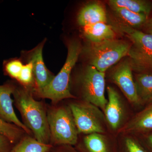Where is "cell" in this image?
Instances as JSON below:
<instances>
[{"label": "cell", "instance_id": "ac0fdd59", "mask_svg": "<svg viewBox=\"0 0 152 152\" xmlns=\"http://www.w3.org/2000/svg\"><path fill=\"white\" fill-rule=\"evenodd\" d=\"M52 147L50 144L43 143L27 136L21 139L10 152H48Z\"/></svg>", "mask_w": 152, "mask_h": 152}, {"label": "cell", "instance_id": "8fae6325", "mask_svg": "<svg viewBox=\"0 0 152 152\" xmlns=\"http://www.w3.org/2000/svg\"><path fill=\"white\" fill-rule=\"evenodd\" d=\"M107 103L104 110L105 120L113 129L120 127L124 118V107L121 96L112 87L107 88Z\"/></svg>", "mask_w": 152, "mask_h": 152}, {"label": "cell", "instance_id": "7c38bea8", "mask_svg": "<svg viewBox=\"0 0 152 152\" xmlns=\"http://www.w3.org/2000/svg\"><path fill=\"white\" fill-rule=\"evenodd\" d=\"M107 15L103 7L98 3L85 6L79 12L77 18L78 24L82 27L97 23H106Z\"/></svg>", "mask_w": 152, "mask_h": 152}, {"label": "cell", "instance_id": "8992f818", "mask_svg": "<svg viewBox=\"0 0 152 152\" xmlns=\"http://www.w3.org/2000/svg\"><path fill=\"white\" fill-rule=\"evenodd\" d=\"M105 73L88 65L80 74L78 83L83 100L104 111L108 100L105 96Z\"/></svg>", "mask_w": 152, "mask_h": 152}, {"label": "cell", "instance_id": "5b68a950", "mask_svg": "<svg viewBox=\"0 0 152 152\" xmlns=\"http://www.w3.org/2000/svg\"><path fill=\"white\" fill-rule=\"evenodd\" d=\"M50 143L57 145L77 143L79 133L69 107L58 104L47 108Z\"/></svg>", "mask_w": 152, "mask_h": 152}, {"label": "cell", "instance_id": "e0dca14e", "mask_svg": "<svg viewBox=\"0 0 152 152\" xmlns=\"http://www.w3.org/2000/svg\"><path fill=\"white\" fill-rule=\"evenodd\" d=\"M113 10L117 20L123 23L137 29L141 28L149 17L144 14L137 13L122 8Z\"/></svg>", "mask_w": 152, "mask_h": 152}, {"label": "cell", "instance_id": "d4e9b609", "mask_svg": "<svg viewBox=\"0 0 152 152\" xmlns=\"http://www.w3.org/2000/svg\"><path fill=\"white\" fill-rule=\"evenodd\" d=\"M148 138L150 144H151V145L152 146V134L151 135H150L149 137Z\"/></svg>", "mask_w": 152, "mask_h": 152}, {"label": "cell", "instance_id": "3957f363", "mask_svg": "<svg viewBox=\"0 0 152 152\" xmlns=\"http://www.w3.org/2000/svg\"><path fill=\"white\" fill-rule=\"evenodd\" d=\"M67 47L66 59L59 72L46 86L33 92L39 97L50 99L53 105L65 99H76L70 90L71 74L81 54L83 46L80 41L73 39L68 42Z\"/></svg>", "mask_w": 152, "mask_h": 152}, {"label": "cell", "instance_id": "277c9868", "mask_svg": "<svg viewBox=\"0 0 152 152\" xmlns=\"http://www.w3.org/2000/svg\"><path fill=\"white\" fill-rule=\"evenodd\" d=\"M130 42L113 39L99 42H88L83 47L81 53L85 56L89 65L105 73L123 58L127 56Z\"/></svg>", "mask_w": 152, "mask_h": 152}, {"label": "cell", "instance_id": "30bf717a", "mask_svg": "<svg viewBox=\"0 0 152 152\" xmlns=\"http://www.w3.org/2000/svg\"><path fill=\"white\" fill-rule=\"evenodd\" d=\"M16 86L11 82L0 86V117L4 121L16 125L24 131L26 134L31 135L32 134L28 128L20 121L14 111L11 98Z\"/></svg>", "mask_w": 152, "mask_h": 152}, {"label": "cell", "instance_id": "d6986e66", "mask_svg": "<svg viewBox=\"0 0 152 152\" xmlns=\"http://www.w3.org/2000/svg\"><path fill=\"white\" fill-rule=\"evenodd\" d=\"M25 133L24 131L16 125L7 122L0 117V134L8 139L12 144L18 142L24 137Z\"/></svg>", "mask_w": 152, "mask_h": 152}, {"label": "cell", "instance_id": "7402d4cb", "mask_svg": "<svg viewBox=\"0 0 152 152\" xmlns=\"http://www.w3.org/2000/svg\"><path fill=\"white\" fill-rule=\"evenodd\" d=\"M126 146L128 152H146L133 139L128 138L126 140Z\"/></svg>", "mask_w": 152, "mask_h": 152}, {"label": "cell", "instance_id": "603a6c76", "mask_svg": "<svg viewBox=\"0 0 152 152\" xmlns=\"http://www.w3.org/2000/svg\"><path fill=\"white\" fill-rule=\"evenodd\" d=\"M12 143L5 136L0 134V152H10Z\"/></svg>", "mask_w": 152, "mask_h": 152}, {"label": "cell", "instance_id": "ffe728a7", "mask_svg": "<svg viewBox=\"0 0 152 152\" xmlns=\"http://www.w3.org/2000/svg\"><path fill=\"white\" fill-rule=\"evenodd\" d=\"M84 142L90 152H107L104 138L101 134H89L85 137Z\"/></svg>", "mask_w": 152, "mask_h": 152}, {"label": "cell", "instance_id": "5bb4252c", "mask_svg": "<svg viewBox=\"0 0 152 152\" xmlns=\"http://www.w3.org/2000/svg\"><path fill=\"white\" fill-rule=\"evenodd\" d=\"M152 130V103L120 130L121 132H144Z\"/></svg>", "mask_w": 152, "mask_h": 152}, {"label": "cell", "instance_id": "7a4b0ae2", "mask_svg": "<svg viewBox=\"0 0 152 152\" xmlns=\"http://www.w3.org/2000/svg\"><path fill=\"white\" fill-rule=\"evenodd\" d=\"M115 31L130 41L127 56L132 70L140 73L152 71V35L131 27L116 19L111 22Z\"/></svg>", "mask_w": 152, "mask_h": 152}, {"label": "cell", "instance_id": "4fadbf2b", "mask_svg": "<svg viewBox=\"0 0 152 152\" xmlns=\"http://www.w3.org/2000/svg\"><path fill=\"white\" fill-rule=\"evenodd\" d=\"M83 32L89 42H99L115 39L116 32L111 25L100 23L83 27Z\"/></svg>", "mask_w": 152, "mask_h": 152}, {"label": "cell", "instance_id": "44dd1931", "mask_svg": "<svg viewBox=\"0 0 152 152\" xmlns=\"http://www.w3.org/2000/svg\"><path fill=\"white\" fill-rule=\"evenodd\" d=\"M23 65L20 60H10L5 64V71L9 76L18 80Z\"/></svg>", "mask_w": 152, "mask_h": 152}, {"label": "cell", "instance_id": "6da1fadb", "mask_svg": "<svg viewBox=\"0 0 152 152\" xmlns=\"http://www.w3.org/2000/svg\"><path fill=\"white\" fill-rule=\"evenodd\" d=\"M33 91L24 87H16L13 95L23 124L31 131L34 138L43 143L50 144L47 107L42 102L36 100Z\"/></svg>", "mask_w": 152, "mask_h": 152}, {"label": "cell", "instance_id": "2e32d148", "mask_svg": "<svg viewBox=\"0 0 152 152\" xmlns=\"http://www.w3.org/2000/svg\"><path fill=\"white\" fill-rule=\"evenodd\" d=\"M137 92L141 103H152V74L140 73L135 76Z\"/></svg>", "mask_w": 152, "mask_h": 152}, {"label": "cell", "instance_id": "9c48e42d", "mask_svg": "<svg viewBox=\"0 0 152 152\" xmlns=\"http://www.w3.org/2000/svg\"><path fill=\"white\" fill-rule=\"evenodd\" d=\"M44 44V41L28 53V61L31 62L33 65L35 82V88L33 91L46 86L55 76L48 69L44 63L42 56Z\"/></svg>", "mask_w": 152, "mask_h": 152}, {"label": "cell", "instance_id": "ba28073f", "mask_svg": "<svg viewBox=\"0 0 152 152\" xmlns=\"http://www.w3.org/2000/svg\"><path fill=\"white\" fill-rule=\"evenodd\" d=\"M132 69L129 59L121 62L113 69L110 74L112 81L120 88L131 103H141L137 92Z\"/></svg>", "mask_w": 152, "mask_h": 152}, {"label": "cell", "instance_id": "52a82bcc", "mask_svg": "<svg viewBox=\"0 0 152 152\" xmlns=\"http://www.w3.org/2000/svg\"><path fill=\"white\" fill-rule=\"evenodd\" d=\"M79 134L105 132L104 115L100 109L85 101L69 104Z\"/></svg>", "mask_w": 152, "mask_h": 152}, {"label": "cell", "instance_id": "cb8c5ba5", "mask_svg": "<svg viewBox=\"0 0 152 152\" xmlns=\"http://www.w3.org/2000/svg\"><path fill=\"white\" fill-rule=\"evenodd\" d=\"M142 31L152 35V13L141 28Z\"/></svg>", "mask_w": 152, "mask_h": 152}, {"label": "cell", "instance_id": "9a60e30c", "mask_svg": "<svg viewBox=\"0 0 152 152\" xmlns=\"http://www.w3.org/2000/svg\"><path fill=\"white\" fill-rule=\"evenodd\" d=\"M109 4L112 10L122 8L148 16L152 13V3L145 0H110Z\"/></svg>", "mask_w": 152, "mask_h": 152}]
</instances>
